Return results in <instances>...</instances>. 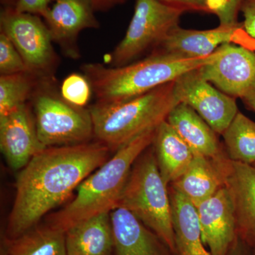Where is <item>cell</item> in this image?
Masks as SVG:
<instances>
[{"label":"cell","mask_w":255,"mask_h":255,"mask_svg":"<svg viewBox=\"0 0 255 255\" xmlns=\"http://www.w3.org/2000/svg\"><path fill=\"white\" fill-rule=\"evenodd\" d=\"M110 151L98 141L46 147L36 154L18 174L6 238H17L36 226L105 163Z\"/></svg>","instance_id":"obj_1"},{"label":"cell","mask_w":255,"mask_h":255,"mask_svg":"<svg viewBox=\"0 0 255 255\" xmlns=\"http://www.w3.org/2000/svg\"><path fill=\"white\" fill-rule=\"evenodd\" d=\"M214 57V53L205 58H187L152 50L143 59L124 66L89 63L82 65L81 70L91 85L97 103H117L174 82Z\"/></svg>","instance_id":"obj_2"},{"label":"cell","mask_w":255,"mask_h":255,"mask_svg":"<svg viewBox=\"0 0 255 255\" xmlns=\"http://www.w3.org/2000/svg\"><path fill=\"white\" fill-rule=\"evenodd\" d=\"M155 130L142 134L116 151L78 186L70 204L48 218L47 225L65 233L79 221L116 209L132 166L153 143Z\"/></svg>","instance_id":"obj_3"},{"label":"cell","mask_w":255,"mask_h":255,"mask_svg":"<svg viewBox=\"0 0 255 255\" xmlns=\"http://www.w3.org/2000/svg\"><path fill=\"white\" fill-rule=\"evenodd\" d=\"M179 103L174 82L123 102L96 103L89 108L94 135L110 150H118L142 134L157 128Z\"/></svg>","instance_id":"obj_4"},{"label":"cell","mask_w":255,"mask_h":255,"mask_svg":"<svg viewBox=\"0 0 255 255\" xmlns=\"http://www.w3.org/2000/svg\"><path fill=\"white\" fill-rule=\"evenodd\" d=\"M117 208L131 213L171 251L177 253L170 198L153 149L144 152L135 161Z\"/></svg>","instance_id":"obj_5"},{"label":"cell","mask_w":255,"mask_h":255,"mask_svg":"<svg viewBox=\"0 0 255 255\" xmlns=\"http://www.w3.org/2000/svg\"><path fill=\"white\" fill-rule=\"evenodd\" d=\"M53 83V80H41L32 96L40 141L45 147L88 142L95 136L90 109L67 102Z\"/></svg>","instance_id":"obj_6"},{"label":"cell","mask_w":255,"mask_h":255,"mask_svg":"<svg viewBox=\"0 0 255 255\" xmlns=\"http://www.w3.org/2000/svg\"><path fill=\"white\" fill-rule=\"evenodd\" d=\"M184 12L158 0H136L125 36L109 56V66H124L147 50H155L169 32L179 26Z\"/></svg>","instance_id":"obj_7"},{"label":"cell","mask_w":255,"mask_h":255,"mask_svg":"<svg viewBox=\"0 0 255 255\" xmlns=\"http://www.w3.org/2000/svg\"><path fill=\"white\" fill-rule=\"evenodd\" d=\"M0 31L12 42L30 73L41 80H53L59 58L41 16L19 12L12 7L3 8Z\"/></svg>","instance_id":"obj_8"},{"label":"cell","mask_w":255,"mask_h":255,"mask_svg":"<svg viewBox=\"0 0 255 255\" xmlns=\"http://www.w3.org/2000/svg\"><path fill=\"white\" fill-rule=\"evenodd\" d=\"M199 71L220 91L233 98L243 100L255 94V53L246 47L223 45Z\"/></svg>","instance_id":"obj_9"},{"label":"cell","mask_w":255,"mask_h":255,"mask_svg":"<svg viewBox=\"0 0 255 255\" xmlns=\"http://www.w3.org/2000/svg\"><path fill=\"white\" fill-rule=\"evenodd\" d=\"M174 92L180 103L189 106L222 135L238 111L236 99L220 91L203 78L199 69L184 74L174 81Z\"/></svg>","instance_id":"obj_10"},{"label":"cell","mask_w":255,"mask_h":255,"mask_svg":"<svg viewBox=\"0 0 255 255\" xmlns=\"http://www.w3.org/2000/svg\"><path fill=\"white\" fill-rule=\"evenodd\" d=\"M233 43L255 50V41L247 33L243 23L221 26L209 30H172L155 50L187 58H201L212 55L219 47Z\"/></svg>","instance_id":"obj_11"},{"label":"cell","mask_w":255,"mask_h":255,"mask_svg":"<svg viewBox=\"0 0 255 255\" xmlns=\"http://www.w3.org/2000/svg\"><path fill=\"white\" fill-rule=\"evenodd\" d=\"M95 11L91 0H55L42 16L52 41L64 55L74 60L80 58L79 35L83 30L100 27Z\"/></svg>","instance_id":"obj_12"},{"label":"cell","mask_w":255,"mask_h":255,"mask_svg":"<svg viewBox=\"0 0 255 255\" xmlns=\"http://www.w3.org/2000/svg\"><path fill=\"white\" fill-rule=\"evenodd\" d=\"M214 159L232 199L238 234L255 246V165L231 160L226 154Z\"/></svg>","instance_id":"obj_13"},{"label":"cell","mask_w":255,"mask_h":255,"mask_svg":"<svg viewBox=\"0 0 255 255\" xmlns=\"http://www.w3.org/2000/svg\"><path fill=\"white\" fill-rule=\"evenodd\" d=\"M45 148L27 104L0 117V149L10 168L21 170Z\"/></svg>","instance_id":"obj_14"},{"label":"cell","mask_w":255,"mask_h":255,"mask_svg":"<svg viewBox=\"0 0 255 255\" xmlns=\"http://www.w3.org/2000/svg\"><path fill=\"white\" fill-rule=\"evenodd\" d=\"M204 245L211 255H227L237 239L238 229L232 199L223 186L196 207Z\"/></svg>","instance_id":"obj_15"},{"label":"cell","mask_w":255,"mask_h":255,"mask_svg":"<svg viewBox=\"0 0 255 255\" xmlns=\"http://www.w3.org/2000/svg\"><path fill=\"white\" fill-rule=\"evenodd\" d=\"M67 255H112L114 236L111 212L75 223L65 232Z\"/></svg>","instance_id":"obj_16"},{"label":"cell","mask_w":255,"mask_h":255,"mask_svg":"<svg viewBox=\"0 0 255 255\" xmlns=\"http://www.w3.org/2000/svg\"><path fill=\"white\" fill-rule=\"evenodd\" d=\"M167 122L190 147L194 155L212 159L226 155L214 129L185 104L179 103L174 107Z\"/></svg>","instance_id":"obj_17"},{"label":"cell","mask_w":255,"mask_h":255,"mask_svg":"<svg viewBox=\"0 0 255 255\" xmlns=\"http://www.w3.org/2000/svg\"><path fill=\"white\" fill-rule=\"evenodd\" d=\"M116 255H164L157 236L123 208L111 211Z\"/></svg>","instance_id":"obj_18"},{"label":"cell","mask_w":255,"mask_h":255,"mask_svg":"<svg viewBox=\"0 0 255 255\" xmlns=\"http://www.w3.org/2000/svg\"><path fill=\"white\" fill-rule=\"evenodd\" d=\"M154 153L166 185L176 182L187 170L194 153L167 120L156 128Z\"/></svg>","instance_id":"obj_19"},{"label":"cell","mask_w":255,"mask_h":255,"mask_svg":"<svg viewBox=\"0 0 255 255\" xmlns=\"http://www.w3.org/2000/svg\"><path fill=\"white\" fill-rule=\"evenodd\" d=\"M169 198L174 240L179 255H211L203 242L196 206L172 187Z\"/></svg>","instance_id":"obj_20"},{"label":"cell","mask_w":255,"mask_h":255,"mask_svg":"<svg viewBox=\"0 0 255 255\" xmlns=\"http://www.w3.org/2000/svg\"><path fill=\"white\" fill-rule=\"evenodd\" d=\"M170 185L197 207L222 188L223 183L214 159L194 155L185 172Z\"/></svg>","instance_id":"obj_21"},{"label":"cell","mask_w":255,"mask_h":255,"mask_svg":"<svg viewBox=\"0 0 255 255\" xmlns=\"http://www.w3.org/2000/svg\"><path fill=\"white\" fill-rule=\"evenodd\" d=\"M1 255H67L65 233L48 225L35 226L17 238H5Z\"/></svg>","instance_id":"obj_22"},{"label":"cell","mask_w":255,"mask_h":255,"mask_svg":"<svg viewBox=\"0 0 255 255\" xmlns=\"http://www.w3.org/2000/svg\"><path fill=\"white\" fill-rule=\"evenodd\" d=\"M228 158L255 164V122L238 112L222 134Z\"/></svg>","instance_id":"obj_23"},{"label":"cell","mask_w":255,"mask_h":255,"mask_svg":"<svg viewBox=\"0 0 255 255\" xmlns=\"http://www.w3.org/2000/svg\"><path fill=\"white\" fill-rule=\"evenodd\" d=\"M41 79L22 73L0 76V117L26 104L31 98Z\"/></svg>","instance_id":"obj_24"},{"label":"cell","mask_w":255,"mask_h":255,"mask_svg":"<svg viewBox=\"0 0 255 255\" xmlns=\"http://www.w3.org/2000/svg\"><path fill=\"white\" fill-rule=\"evenodd\" d=\"M92 92L91 85L83 74H70L60 85V94L63 100L82 108L88 104Z\"/></svg>","instance_id":"obj_25"},{"label":"cell","mask_w":255,"mask_h":255,"mask_svg":"<svg viewBox=\"0 0 255 255\" xmlns=\"http://www.w3.org/2000/svg\"><path fill=\"white\" fill-rule=\"evenodd\" d=\"M22 73H29L22 57L9 38L0 32V75Z\"/></svg>","instance_id":"obj_26"},{"label":"cell","mask_w":255,"mask_h":255,"mask_svg":"<svg viewBox=\"0 0 255 255\" xmlns=\"http://www.w3.org/2000/svg\"><path fill=\"white\" fill-rule=\"evenodd\" d=\"M244 0H205V13L216 15L221 26L238 25V15Z\"/></svg>","instance_id":"obj_27"},{"label":"cell","mask_w":255,"mask_h":255,"mask_svg":"<svg viewBox=\"0 0 255 255\" xmlns=\"http://www.w3.org/2000/svg\"><path fill=\"white\" fill-rule=\"evenodd\" d=\"M53 1L55 0H18L14 8L19 12L38 15L42 17Z\"/></svg>","instance_id":"obj_28"},{"label":"cell","mask_w":255,"mask_h":255,"mask_svg":"<svg viewBox=\"0 0 255 255\" xmlns=\"http://www.w3.org/2000/svg\"><path fill=\"white\" fill-rule=\"evenodd\" d=\"M241 12L244 16L243 27L255 41V0H244Z\"/></svg>","instance_id":"obj_29"},{"label":"cell","mask_w":255,"mask_h":255,"mask_svg":"<svg viewBox=\"0 0 255 255\" xmlns=\"http://www.w3.org/2000/svg\"><path fill=\"white\" fill-rule=\"evenodd\" d=\"M164 4L179 8L185 11L205 13V0H158Z\"/></svg>","instance_id":"obj_30"},{"label":"cell","mask_w":255,"mask_h":255,"mask_svg":"<svg viewBox=\"0 0 255 255\" xmlns=\"http://www.w3.org/2000/svg\"><path fill=\"white\" fill-rule=\"evenodd\" d=\"M127 0H91L96 11H107L118 5L124 4Z\"/></svg>","instance_id":"obj_31"},{"label":"cell","mask_w":255,"mask_h":255,"mask_svg":"<svg viewBox=\"0 0 255 255\" xmlns=\"http://www.w3.org/2000/svg\"><path fill=\"white\" fill-rule=\"evenodd\" d=\"M227 255H246L241 242L239 241L238 238L233 243V246L231 247V250L228 252Z\"/></svg>","instance_id":"obj_32"},{"label":"cell","mask_w":255,"mask_h":255,"mask_svg":"<svg viewBox=\"0 0 255 255\" xmlns=\"http://www.w3.org/2000/svg\"><path fill=\"white\" fill-rule=\"evenodd\" d=\"M243 101L248 109L255 112V94L243 99Z\"/></svg>","instance_id":"obj_33"},{"label":"cell","mask_w":255,"mask_h":255,"mask_svg":"<svg viewBox=\"0 0 255 255\" xmlns=\"http://www.w3.org/2000/svg\"><path fill=\"white\" fill-rule=\"evenodd\" d=\"M1 4L3 5V8H14L18 0H0Z\"/></svg>","instance_id":"obj_34"},{"label":"cell","mask_w":255,"mask_h":255,"mask_svg":"<svg viewBox=\"0 0 255 255\" xmlns=\"http://www.w3.org/2000/svg\"></svg>","instance_id":"obj_35"}]
</instances>
